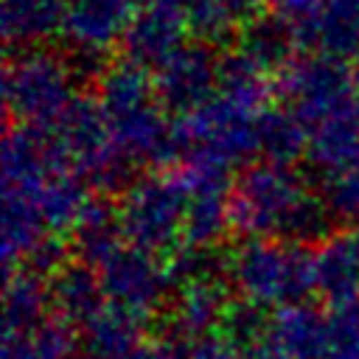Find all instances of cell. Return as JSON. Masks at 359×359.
Wrapping results in <instances>:
<instances>
[{
	"label": "cell",
	"instance_id": "obj_7",
	"mask_svg": "<svg viewBox=\"0 0 359 359\" xmlns=\"http://www.w3.org/2000/svg\"><path fill=\"white\" fill-rule=\"evenodd\" d=\"M224 280L250 309L278 314L314 292V258L294 241L247 238L230 252Z\"/></svg>",
	"mask_w": 359,
	"mask_h": 359
},
{
	"label": "cell",
	"instance_id": "obj_23",
	"mask_svg": "<svg viewBox=\"0 0 359 359\" xmlns=\"http://www.w3.org/2000/svg\"><path fill=\"white\" fill-rule=\"evenodd\" d=\"M146 3H163V6H171V8L182 11V17H185V8H188L194 0H146Z\"/></svg>",
	"mask_w": 359,
	"mask_h": 359
},
{
	"label": "cell",
	"instance_id": "obj_19",
	"mask_svg": "<svg viewBox=\"0 0 359 359\" xmlns=\"http://www.w3.org/2000/svg\"><path fill=\"white\" fill-rule=\"evenodd\" d=\"M258 14L261 0H194L185 8V22L188 31L202 42H213L233 31H241Z\"/></svg>",
	"mask_w": 359,
	"mask_h": 359
},
{
	"label": "cell",
	"instance_id": "obj_14",
	"mask_svg": "<svg viewBox=\"0 0 359 359\" xmlns=\"http://www.w3.org/2000/svg\"><path fill=\"white\" fill-rule=\"evenodd\" d=\"M185 34L188 22L182 11L163 3H146L137 8L121 39L123 62L154 73L171 53H177L185 45Z\"/></svg>",
	"mask_w": 359,
	"mask_h": 359
},
{
	"label": "cell",
	"instance_id": "obj_1",
	"mask_svg": "<svg viewBox=\"0 0 359 359\" xmlns=\"http://www.w3.org/2000/svg\"><path fill=\"white\" fill-rule=\"evenodd\" d=\"M3 261L8 269L45 266L65 236L79 233L90 213L84 180L28 126L3 137Z\"/></svg>",
	"mask_w": 359,
	"mask_h": 359
},
{
	"label": "cell",
	"instance_id": "obj_5",
	"mask_svg": "<svg viewBox=\"0 0 359 359\" xmlns=\"http://www.w3.org/2000/svg\"><path fill=\"white\" fill-rule=\"evenodd\" d=\"M76 247L81 264L93 269L104 297L115 309L146 323L163 306L171 275L160 266L154 252L137 247L121 233L115 213L109 216L101 208H90L76 233Z\"/></svg>",
	"mask_w": 359,
	"mask_h": 359
},
{
	"label": "cell",
	"instance_id": "obj_16",
	"mask_svg": "<svg viewBox=\"0 0 359 359\" xmlns=\"http://www.w3.org/2000/svg\"><path fill=\"white\" fill-rule=\"evenodd\" d=\"M76 345V334L56 314H48L28 325H3L0 359H73Z\"/></svg>",
	"mask_w": 359,
	"mask_h": 359
},
{
	"label": "cell",
	"instance_id": "obj_20",
	"mask_svg": "<svg viewBox=\"0 0 359 359\" xmlns=\"http://www.w3.org/2000/svg\"><path fill=\"white\" fill-rule=\"evenodd\" d=\"M174 359H247V351L241 348L238 337L213 328L194 337H180L171 348Z\"/></svg>",
	"mask_w": 359,
	"mask_h": 359
},
{
	"label": "cell",
	"instance_id": "obj_10",
	"mask_svg": "<svg viewBox=\"0 0 359 359\" xmlns=\"http://www.w3.org/2000/svg\"><path fill=\"white\" fill-rule=\"evenodd\" d=\"M297 50L337 62L359 59V0H272Z\"/></svg>",
	"mask_w": 359,
	"mask_h": 359
},
{
	"label": "cell",
	"instance_id": "obj_8",
	"mask_svg": "<svg viewBox=\"0 0 359 359\" xmlns=\"http://www.w3.org/2000/svg\"><path fill=\"white\" fill-rule=\"evenodd\" d=\"M79 98L76 67L62 53L48 48H25L6 62L3 101L17 126L45 132Z\"/></svg>",
	"mask_w": 359,
	"mask_h": 359
},
{
	"label": "cell",
	"instance_id": "obj_12",
	"mask_svg": "<svg viewBox=\"0 0 359 359\" xmlns=\"http://www.w3.org/2000/svg\"><path fill=\"white\" fill-rule=\"evenodd\" d=\"M219 70H222V59L216 56V50L208 42L196 39V42H185L177 53H171L151 73V79L165 109L177 115H188L216 95Z\"/></svg>",
	"mask_w": 359,
	"mask_h": 359
},
{
	"label": "cell",
	"instance_id": "obj_24",
	"mask_svg": "<svg viewBox=\"0 0 359 359\" xmlns=\"http://www.w3.org/2000/svg\"><path fill=\"white\" fill-rule=\"evenodd\" d=\"M353 76H356V84H359V59H356V73Z\"/></svg>",
	"mask_w": 359,
	"mask_h": 359
},
{
	"label": "cell",
	"instance_id": "obj_2",
	"mask_svg": "<svg viewBox=\"0 0 359 359\" xmlns=\"http://www.w3.org/2000/svg\"><path fill=\"white\" fill-rule=\"evenodd\" d=\"M115 222L154 255L205 250L230 224L227 171L191 160L151 171L123 191Z\"/></svg>",
	"mask_w": 359,
	"mask_h": 359
},
{
	"label": "cell",
	"instance_id": "obj_4",
	"mask_svg": "<svg viewBox=\"0 0 359 359\" xmlns=\"http://www.w3.org/2000/svg\"><path fill=\"white\" fill-rule=\"evenodd\" d=\"M328 219L323 194L292 163L258 160L230 185V227L247 238L306 241Z\"/></svg>",
	"mask_w": 359,
	"mask_h": 359
},
{
	"label": "cell",
	"instance_id": "obj_15",
	"mask_svg": "<svg viewBox=\"0 0 359 359\" xmlns=\"http://www.w3.org/2000/svg\"><path fill=\"white\" fill-rule=\"evenodd\" d=\"M227 280H219L213 272H182L171 303V328L177 339L219 328V320L227 309Z\"/></svg>",
	"mask_w": 359,
	"mask_h": 359
},
{
	"label": "cell",
	"instance_id": "obj_13",
	"mask_svg": "<svg viewBox=\"0 0 359 359\" xmlns=\"http://www.w3.org/2000/svg\"><path fill=\"white\" fill-rule=\"evenodd\" d=\"M137 0H65L62 39L81 56L95 59L121 45Z\"/></svg>",
	"mask_w": 359,
	"mask_h": 359
},
{
	"label": "cell",
	"instance_id": "obj_11",
	"mask_svg": "<svg viewBox=\"0 0 359 359\" xmlns=\"http://www.w3.org/2000/svg\"><path fill=\"white\" fill-rule=\"evenodd\" d=\"M356 76L345 67V62L328 56H300L292 59L278 73V93L283 109L306 129L331 115L356 93Z\"/></svg>",
	"mask_w": 359,
	"mask_h": 359
},
{
	"label": "cell",
	"instance_id": "obj_17",
	"mask_svg": "<svg viewBox=\"0 0 359 359\" xmlns=\"http://www.w3.org/2000/svg\"><path fill=\"white\" fill-rule=\"evenodd\" d=\"M0 22L11 48H42L45 39L62 36L65 0H3Z\"/></svg>",
	"mask_w": 359,
	"mask_h": 359
},
{
	"label": "cell",
	"instance_id": "obj_6",
	"mask_svg": "<svg viewBox=\"0 0 359 359\" xmlns=\"http://www.w3.org/2000/svg\"><path fill=\"white\" fill-rule=\"evenodd\" d=\"M95 101L126 165L174 154V123L165 118V104L149 70L129 62L104 67Z\"/></svg>",
	"mask_w": 359,
	"mask_h": 359
},
{
	"label": "cell",
	"instance_id": "obj_18",
	"mask_svg": "<svg viewBox=\"0 0 359 359\" xmlns=\"http://www.w3.org/2000/svg\"><path fill=\"white\" fill-rule=\"evenodd\" d=\"M238 53L252 59L266 73H280L294 59V42L278 14H258L238 31Z\"/></svg>",
	"mask_w": 359,
	"mask_h": 359
},
{
	"label": "cell",
	"instance_id": "obj_9",
	"mask_svg": "<svg viewBox=\"0 0 359 359\" xmlns=\"http://www.w3.org/2000/svg\"><path fill=\"white\" fill-rule=\"evenodd\" d=\"M39 135L81 180H90L95 185L118 182L129 168L109 135V126L95 98L81 95L50 129Z\"/></svg>",
	"mask_w": 359,
	"mask_h": 359
},
{
	"label": "cell",
	"instance_id": "obj_21",
	"mask_svg": "<svg viewBox=\"0 0 359 359\" xmlns=\"http://www.w3.org/2000/svg\"><path fill=\"white\" fill-rule=\"evenodd\" d=\"M323 199L328 213L345 222H359V165L323 180Z\"/></svg>",
	"mask_w": 359,
	"mask_h": 359
},
{
	"label": "cell",
	"instance_id": "obj_3",
	"mask_svg": "<svg viewBox=\"0 0 359 359\" xmlns=\"http://www.w3.org/2000/svg\"><path fill=\"white\" fill-rule=\"evenodd\" d=\"M269 95L264 67L238 50L224 56L216 95L174 123V154L219 171L261 154V126L272 109Z\"/></svg>",
	"mask_w": 359,
	"mask_h": 359
},
{
	"label": "cell",
	"instance_id": "obj_22",
	"mask_svg": "<svg viewBox=\"0 0 359 359\" xmlns=\"http://www.w3.org/2000/svg\"><path fill=\"white\" fill-rule=\"evenodd\" d=\"M123 359H174V351L165 345H151V342H140L135 351H129Z\"/></svg>",
	"mask_w": 359,
	"mask_h": 359
}]
</instances>
